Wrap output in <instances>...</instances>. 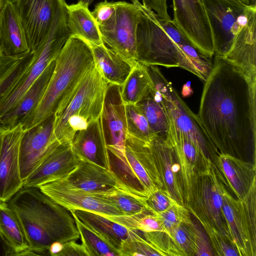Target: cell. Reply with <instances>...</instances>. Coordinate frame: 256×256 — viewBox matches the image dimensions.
<instances>
[{
	"mask_svg": "<svg viewBox=\"0 0 256 256\" xmlns=\"http://www.w3.org/2000/svg\"><path fill=\"white\" fill-rule=\"evenodd\" d=\"M204 82L197 116L213 144L222 153L255 158L256 80L214 56Z\"/></svg>",
	"mask_w": 256,
	"mask_h": 256,
	"instance_id": "6da1fadb",
	"label": "cell"
},
{
	"mask_svg": "<svg viewBox=\"0 0 256 256\" xmlns=\"http://www.w3.org/2000/svg\"><path fill=\"white\" fill-rule=\"evenodd\" d=\"M7 202L21 222L33 255H49L53 243L80 238L70 211L38 188L23 186Z\"/></svg>",
	"mask_w": 256,
	"mask_h": 256,
	"instance_id": "7a4b0ae2",
	"label": "cell"
},
{
	"mask_svg": "<svg viewBox=\"0 0 256 256\" xmlns=\"http://www.w3.org/2000/svg\"><path fill=\"white\" fill-rule=\"evenodd\" d=\"M94 65L89 44L72 35L55 59L52 74L40 100L20 122L26 131L54 115L74 92Z\"/></svg>",
	"mask_w": 256,
	"mask_h": 256,
	"instance_id": "3957f363",
	"label": "cell"
},
{
	"mask_svg": "<svg viewBox=\"0 0 256 256\" xmlns=\"http://www.w3.org/2000/svg\"><path fill=\"white\" fill-rule=\"evenodd\" d=\"M140 9L136 31L137 62L146 66L179 67L182 46L190 42L174 23L172 18L158 16L139 0H130Z\"/></svg>",
	"mask_w": 256,
	"mask_h": 256,
	"instance_id": "277c9868",
	"label": "cell"
},
{
	"mask_svg": "<svg viewBox=\"0 0 256 256\" xmlns=\"http://www.w3.org/2000/svg\"><path fill=\"white\" fill-rule=\"evenodd\" d=\"M72 35L67 26L66 14L56 12L43 42L32 52L0 92V120L20 104Z\"/></svg>",
	"mask_w": 256,
	"mask_h": 256,
	"instance_id": "5b68a950",
	"label": "cell"
},
{
	"mask_svg": "<svg viewBox=\"0 0 256 256\" xmlns=\"http://www.w3.org/2000/svg\"><path fill=\"white\" fill-rule=\"evenodd\" d=\"M108 82L94 66L70 97L54 114V134L60 143L71 144L75 134L102 114Z\"/></svg>",
	"mask_w": 256,
	"mask_h": 256,
	"instance_id": "8992f818",
	"label": "cell"
},
{
	"mask_svg": "<svg viewBox=\"0 0 256 256\" xmlns=\"http://www.w3.org/2000/svg\"><path fill=\"white\" fill-rule=\"evenodd\" d=\"M224 182L212 160H208L198 172L190 200L184 204L199 221L214 252L222 250L226 240L229 241L222 210V188Z\"/></svg>",
	"mask_w": 256,
	"mask_h": 256,
	"instance_id": "52a82bcc",
	"label": "cell"
},
{
	"mask_svg": "<svg viewBox=\"0 0 256 256\" xmlns=\"http://www.w3.org/2000/svg\"><path fill=\"white\" fill-rule=\"evenodd\" d=\"M154 85L152 95L161 104L168 125L194 141L212 159L219 152L200 121L182 99L157 66H147Z\"/></svg>",
	"mask_w": 256,
	"mask_h": 256,
	"instance_id": "ba28073f",
	"label": "cell"
},
{
	"mask_svg": "<svg viewBox=\"0 0 256 256\" xmlns=\"http://www.w3.org/2000/svg\"><path fill=\"white\" fill-rule=\"evenodd\" d=\"M224 182L222 210L228 240L238 256H256V182L242 199L232 196Z\"/></svg>",
	"mask_w": 256,
	"mask_h": 256,
	"instance_id": "9c48e42d",
	"label": "cell"
},
{
	"mask_svg": "<svg viewBox=\"0 0 256 256\" xmlns=\"http://www.w3.org/2000/svg\"><path fill=\"white\" fill-rule=\"evenodd\" d=\"M140 15L134 4L116 2L112 18L98 26L104 43L133 63L137 62L136 31Z\"/></svg>",
	"mask_w": 256,
	"mask_h": 256,
	"instance_id": "30bf717a",
	"label": "cell"
},
{
	"mask_svg": "<svg viewBox=\"0 0 256 256\" xmlns=\"http://www.w3.org/2000/svg\"><path fill=\"white\" fill-rule=\"evenodd\" d=\"M210 28L214 56L223 57L233 38L245 24L249 5L238 6L228 0H200Z\"/></svg>",
	"mask_w": 256,
	"mask_h": 256,
	"instance_id": "8fae6325",
	"label": "cell"
},
{
	"mask_svg": "<svg viewBox=\"0 0 256 256\" xmlns=\"http://www.w3.org/2000/svg\"><path fill=\"white\" fill-rule=\"evenodd\" d=\"M174 23L200 53L214 55L212 34L204 8L200 0H172Z\"/></svg>",
	"mask_w": 256,
	"mask_h": 256,
	"instance_id": "7c38bea8",
	"label": "cell"
},
{
	"mask_svg": "<svg viewBox=\"0 0 256 256\" xmlns=\"http://www.w3.org/2000/svg\"><path fill=\"white\" fill-rule=\"evenodd\" d=\"M21 122L4 128L0 151V200L8 202L22 188L20 148L26 132Z\"/></svg>",
	"mask_w": 256,
	"mask_h": 256,
	"instance_id": "4fadbf2b",
	"label": "cell"
},
{
	"mask_svg": "<svg viewBox=\"0 0 256 256\" xmlns=\"http://www.w3.org/2000/svg\"><path fill=\"white\" fill-rule=\"evenodd\" d=\"M54 114L26 131L20 148V176L24 182L60 144L54 132Z\"/></svg>",
	"mask_w": 256,
	"mask_h": 256,
	"instance_id": "5bb4252c",
	"label": "cell"
},
{
	"mask_svg": "<svg viewBox=\"0 0 256 256\" xmlns=\"http://www.w3.org/2000/svg\"><path fill=\"white\" fill-rule=\"evenodd\" d=\"M45 194L68 210H82L106 216L123 215L110 202L69 184L64 179L38 187Z\"/></svg>",
	"mask_w": 256,
	"mask_h": 256,
	"instance_id": "9a60e30c",
	"label": "cell"
},
{
	"mask_svg": "<svg viewBox=\"0 0 256 256\" xmlns=\"http://www.w3.org/2000/svg\"><path fill=\"white\" fill-rule=\"evenodd\" d=\"M31 52L43 42L52 23L58 0H12Z\"/></svg>",
	"mask_w": 256,
	"mask_h": 256,
	"instance_id": "2e32d148",
	"label": "cell"
},
{
	"mask_svg": "<svg viewBox=\"0 0 256 256\" xmlns=\"http://www.w3.org/2000/svg\"><path fill=\"white\" fill-rule=\"evenodd\" d=\"M256 5L250 4L246 20L222 57L250 79L256 80Z\"/></svg>",
	"mask_w": 256,
	"mask_h": 256,
	"instance_id": "e0dca14e",
	"label": "cell"
},
{
	"mask_svg": "<svg viewBox=\"0 0 256 256\" xmlns=\"http://www.w3.org/2000/svg\"><path fill=\"white\" fill-rule=\"evenodd\" d=\"M148 147L163 188L168 191L178 203L184 206L180 166L168 136H156L148 142Z\"/></svg>",
	"mask_w": 256,
	"mask_h": 256,
	"instance_id": "ac0fdd59",
	"label": "cell"
},
{
	"mask_svg": "<svg viewBox=\"0 0 256 256\" xmlns=\"http://www.w3.org/2000/svg\"><path fill=\"white\" fill-rule=\"evenodd\" d=\"M80 160L71 144L60 143L23 182V186L38 188L66 178L75 170Z\"/></svg>",
	"mask_w": 256,
	"mask_h": 256,
	"instance_id": "d6986e66",
	"label": "cell"
},
{
	"mask_svg": "<svg viewBox=\"0 0 256 256\" xmlns=\"http://www.w3.org/2000/svg\"><path fill=\"white\" fill-rule=\"evenodd\" d=\"M102 120L107 146L124 153L126 120L120 86L108 83Z\"/></svg>",
	"mask_w": 256,
	"mask_h": 256,
	"instance_id": "ffe728a7",
	"label": "cell"
},
{
	"mask_svg": "<svg viewBox=\"0 0 256 256\" xmlns=\"http://www.w3.org/2000/svg\"><path fill=\"white\" fill-rule=\"evenodd\" d=\"M72 148L80 160L96 164L111 170L109 152L104 131L102 114L86 128L74 136Z\"/></svg>",
	"mask_w": 256,
	"mask_h": 256,
	"instance_id": "44dd1931",
	"label": "cell"
},
{
	"mask_svg": "<svg viewBox=\"0 0 256 256\" xmlns=\"http://www.w3.org/2000/svg\"><path fill=\"white\" fill-rule=\"evenodd\" d=\"M225 184L242 199L256 182V165L234 156L219 152L213 159Z\"/></svg>",
	"mask_w": 256,
	"mask_h": 256,
	"instance_id": "7402d4cb",
	"label": "cell"
},
{
	"mask_svg": "<svg viewBox=\"0 0 256 256\" xmlns=\"http://www.w3.org/2000/svg\"><path fill=\"white\" fill-rule=\"evenodd\" d=\"M30 52L23 26L12 0L0 2V54Z\"/></svg>",
	"mask_w": 256,
	"mask_h": 256,
	"instance_id": "603a6c76",
	"label": "cell"
},
{
	"mask_svg": "<svg viewBox=\"0 0 256 256\" xmlns=\"http://www.w3.org/2000/svg\"><path fill=\"white\" fill-rule=\"evenodd\" d=\"M64 179L71 186L92 194L106 192L120 184L112 170L84 160Z\"/></svg>",
	"mask_w": 256,
	"mask_h": 256,
	"instance_id": "cb8c5ba5",
	"label": "cell"
},
{
	"mask_svg": "<svg viewBox=\"0 0 256 256\" xmlns=\"http://www.w3.org/2000/svg\"><path fill=\"white\" fill-rule=\"evenodd\" d=\"M95 64L106 81L119 86L122 85L136 63L126 60L104 43L90 44Z\"/></svg>",
	"mask_w": 256,
	"mask_h": 256,
	"instance_id": "d4e9b609",
	"label": "cell"
},
{
	"mask_svg": "<svg viewBox=\"0 0 256 256\" xmlns=\"http://www.w3.org/2000/svg\"><path fill=\"white\" fill-rule=\"evenodd\" d=\"M67 26L72 34L90 44H104L98 24L88 6L80 0L66 6Z\"/></svg>",
	"mask_w": 256,
	"mask_h": 256,
	"instance_id": "484cf974",
	"label": "cell"
},
{
	"mask_svg": "<svg viewBox=\"0 0 256 256\" xmlns=\"http://www.w3.org/2000/svg\"><path fill=\"white\" fill-rule=\"evenodd\" d=\"M54 66L55 60L48 65L20 104L0 120V126L6 128L14 126L36 106L46 88Z\"/></svg>",
	"mask_w": 256,
	"mask_h": 256,
	"instance_id": "4316f807",
	"label": "cell"
},
{
	"mask_svg": "<svg viewBox=\"0 0 256 256\" xmlns=\"http://www.w3.org/2000/svg\"><path fill=\"white\" fill-rule=\"evenodd\" d=\"M70 210L81 222L104 237L118 252L122 242L136 231L98 214L82 210Z\"/></svg>",
	"mask_w": 256,
	"mask_h": 256,
	"instance_id": "83f0119b",
	"label": "cell"
},
{
	"mask_svg": "<svg viewBox=\"0 0 256 256\" xmlns=\"http://www.w3.org/2000/svg\"><path fill=\"white\" fill-rule=\"evenodd\" d=\"M0 230L14 248L17 256H32L21 222L8 202L0 200Z\"/></svg>",
	"mask_w": 256,
	"mask_h": 256,
	"instance_id": "f1b7e54d",
	"label": "cell"
},
{
	"mask_svg": "<svg viewBox=\"0 0 256 256\" xmlns=\"http://www.w3.org/2000/svg\"><path fill=\"white\" fill-rule=\"evenodd\" d=\"M153 90L147 66L138 62L120 86V96L125 104H136L150 96Z\"/></svg>",
	"mask_w": 256,
	"mask_h": 256,
	"instance_id": "f546056e",
	"label": "cell"
},
{
	"mask_svg": "<svg viewBox=\"0 0 256 256\" xmlns=\"http://www.w3.org/2000/svg\"><path fill=\"white\" fill-rule=\"evenodd\" d=\"M94 194L110 202L124 216H132L150 210L146 202V197L131 192L121 184L106 192Z\"/></svg>",
	"mask_w": 256,
	"mask_h": 256,
	"instance_id": "4dcf8cb0",
	"label": "cell"
},
{
	"mask_svg": "<svg viewBox=\"0 0 256 256\" xmlns=\"http://www.w3.org/2000/svg\"><path fill=\"white\" fill-rule=\"evenodd\" d=\"M71 212L80 234L82 244L90 256H120L118 251L104 237L81 222Z\"/></svg>",
	"mask_w": 256,
	"mask_h": 256,
	"instance_id": "1f68e13d",
	"label": "cell"
},
{
	"mask_svg": "<svg viewBox=\"0 0 256 256\" xmlns=\"http://www.w3.org/2000/svg\"><path fill=\"white\" fill-rule=\"evenodd\" d=\"M146 118L152 132L156 136L166 138L168 132V122L160 103L152 94L148 98L138 102Z\"/></svg>",
	"mask_w": 256,
	"mask_h": 256,
	"instance_id": "d6a6232c",
	"label": "cell"
},
{
	"mask_svg": "<svg viewBox=\"0 0 256 256\" xmlns=\"http://www.w3.org/2000/svg\"><path fill=\"white\" fill-rule=\"evenodd\" d=\"M106 217L130 230L146 232L158 231L164 232L160 217L150 210L132 216Z\"/></svg>",
	"mask_w": 256,
	"mask_h": 256,
	"instance_id": "836d02e7",
	"label": "cell"
},
{
	"mask_svg": "<svg viewBox=\"0 0 256 256\" xmlns=\"http://www.w3.org/2000/svg\"><path fill=\"white\" fill-rule=\"evenodd\" d=\"M126 114L127 134L148 143L156 136L151 130L148 120L136 104H126Z\"/></svg>",
	"mask_w": 256,
	"mask_h": 256,
	"instance_id": "e575fe53",
	"label": "cell"
},
{
	"mask_svg": "<svg viewBox=\"0 0 256 256\" xmlns=\"http://www.w3.org/2000/svg\"><path fill=\"white\" fill-rule=\"evenodd\" d=\"M194 222L190 224H182L172 232L169 236L170 256H194Z\"/></svg>",
	"mask_w": 256,
	"mask_h": 256,
	"instance_id": "d590c367",
	"label": "cell"
},
{
	"mask_svg": "<svg viewBox=\"0 0 256 256\" xmlns=\"http://www.w3.org/2000/svg\"><path fill=\"white\" fill-rule=\"evenodd\" d=\"M155 214L160 217L164 232L168 236L180 224H190L193 222L190 213L188 208L176 200L164 210Z\"/></svg>",
	"mask_w": 256,
	"mask_h": 256,
	"instance_id": "8d00e7d4",
	"label": "cell"
},
{
	"mask_svg": "<svg viewBox=\"0 0 256 256\" xmlns=\"http://www.w3.org/2000/svg\"><path fill=\"white\" fill-rule=\"evenodd\" d=\"M119 254L120 256H160L138 230L122 242Z\"/></svg>",
	"mask_w": 256,
	"mask_h": 256,
	"instance_id": "74e56055",
	"label": "cell"
},
{
	"mask_svg": "<svg viewBox=\"0 0 256 256\" xmlns=\"http://www.w3.org/2000/svg\"><path fill=\"white\" fill-rule=\"evenodd\" d=\"M31 52L14 56L0 54V92Z\"/></svg>",
	"mask_w": 256,
	"mask_h": 256,
	"instance_id": "f35d334b",
	"label": "cell"
},
{
	"mask_svg": "<svg viewBox=\"0 0 256 256\" xmlns=\"http://www.w3.org/2000/svg\"><path fill=\"white\" fill-rule=\"evenodd\" d=\"M176 200L170 192L163 188H158L146 198L147 205L154 213H159L166 210Z\"/></svg>",
	"mask_w": 256,
	"mask_h": 256,
	"instance_id": "ab89813d",
	"label": "cell"
},
{
	"mask_svg": "<svg viewBox=\"0 0 256 256\" xmlns=\"http://www.w3.org/2000/svg\"><path fill=\"white\" fill-rule=\"evenodd\" d=\"M194 256H214L211 244L203 228L196 224L192 226Z\"/></svg>",
	"mask_w": 256,
	"mask_h": 256,
	"instance_id": "60d3db41",
	"label": "cell"
},
{
	"mask_svg": "<svg viewBox=\"0 0 256 256\" xmlns=\"http://www.w3.org/2000/svg\"><path fill=\"white\" fill-rule=\"evenodd\" d=\"M142 234L160 256H170V239L166 234L158 231L142 232Z\"/></svg>",
	"mask_w": 256,
	"mask_h": 256,
	"instance_id": "b9f144b4",
	"label": "cell"
},
{
	"mask_svg": "<svg viewBox=\"0 0 256 256\" xmlns=\"http://www.w3.org/2000/svg\"><path fill=\"white\" fill-rule=\"evenodd\" d=\"M116 10V2L107 0L97 4L91 13L98 26L108 22L113 16Z\"/></svg>",
	"mask_w": 256,
	"mask_h": 256,
	"instance_id": "7bdbcfd3",
	"label": "cell"
},
{
	"mask_svg": "<svg viewBox=\"0 0 256 256\" xmlns=\"http://www.w3.org/2000/svg\"><path fill=\"white\" fill-rule=\"evenodd\" d=\"M76 240H70L63 244V248L58 256H90L88 251Z\"/></svg>",
	"mask_w": 256,
	"mask_h": 256,
	"instance_id": "ee69618b",
	"label": "cell"
},
{
	"mask_svg": "<svg viewBox=\"0 0 256 256\" xmlns=\"http://www.w3.org/2000/svg\"><path fill=\"white\" fill-rule=\"evenodd\" d=\"M142 4L152 10L158 16L166 18H172L168 12V0H140Z\"/></svg>",
	"mask_w": 256,
	"mask_h": 256,
	"instance_id": "f6af8a7d",
	"label": "cell"
},
{
	"mask_svg": "<svg viewBox=\"0 0 256 256\" xmlns=\"http://www.w3.org/2000/svg\"><path fill=\"white\" fill-rule=\"evenodd\" d=\"M17 256L16 252L0 230V256Z\"/></svg>",
	"mask_w": 256,
	"mask_h": 256,
	"instance_id": "bcb514c9",
	"label": "cell"
},
{
	"mask_svg": "<svg viewBox=\"0 0 256 256\" xmlns=\"http://www.w3.org/2000/svg\"><path fill=\"white\" fill-rule=\"evenodd\" d=\"M63 244L64 243L59 242H56L53 243L49 248V255L52 256H58L59 253L62 250Z\"/></svg>",
	"mask_w": 256,
	"mask_h": 256,
	"instance_id": "7dc6e473",
	"label": "cell"
},
{
	"mask_svg": "<svg viewBox=\"0 0 256 256\" xmlns=\"http://www.w3.org/2000/svg\"><path fill=\"white\" fill-rule=\"evenodd\" d=\"M232 3L238 6H246L250 4V0H228Z\"/></svg>",
	"mask_w": 256,
	"mask_h": 256,
	"instance_id": "c3c4849f",
	"label": "cell"
},
{
	"mask_svg": "<svg viewBox=\"0 0 256 256\" xmlns=\"http://www.w3.org/2000/svg\"><path fill=\"white\" fill-rule=\"evenodd\" d=\"M80 0L89 6L95 0Z\"/></svg>",
	"mask_w": 256,
	"mask_h": 256,
	"instance_id": "681fc988",
	"label": "cell"
},
{
	"mask_svg": "<svg viewBox=\"0 0 256 256\" xmlns=\"http://www.w3.org/2000/svg\"><path fill=\"white\" fill-rule=\"evenodd\" d=\"M4 128L0 126V148H1V142H2V134L4 131Z\"/></svg>",
	"mask_w": 256,
	"mask_h": 256,
	"instance_id": "f907efd6",
	"label": "cell"
},
{
	"mask_svg": "<svg viewBox=\"0 0 256 256\" xmlns=\"http://www.w3.org/2000/svg\"><path fill=\"white\" fill-rule=\"evenodd\" d=\"M250 4L256 5V0H250Z\"/></svg>",
	"mask_w": 256,
	"mask_h": 256,
	"instance_id": "816d5d0a",
	"label": "cell"
},
{
	"mask_svg": "<svg viewBox=\"0 0 256 256\" xmlns=\"http://www.w3.org/2000/svg\"></svg>",
	"mask_w": 256,
	"mask_h": 256,
	"instance_id": "f5cc1de1",
	"label": "cell"
},
{
	"mask_svg": "<svg viewBox=\"0 0 256 256\" xmlns=\"http://www.w3.org/2000/svg\"></svg>",
	"mask_w": 256,
	"mask_h": 256,
	"instance_id": "db71d44e",
	"label": "cell"
}]
</instances>
